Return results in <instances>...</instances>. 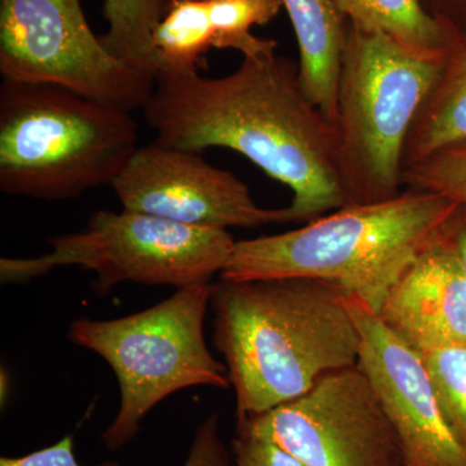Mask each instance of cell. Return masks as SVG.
Here are the masks:
<instances>
[{
  "label": "cell",
  "instance_id": "obj_7",
  "mask_svg": "<svg viewBox=\"0 0 466 466\" xmlns=\"http://www.w3.org/2000/svg\"><path fill=\"white\" fill-rule=\"evenodd\" d=\"M235 242L227 229L180 225L125 208L100 210L81 231L50 238L45 256L0 259V280L24 284L57 267L79 266L96 275L99 294L126 281L179 289L211 283Z\"/></svg>",
  "mask_w": 466,
  "mask_h": 466
},
{
  "label": "cell",
  "instance_id": "obj_21",
  "mask_svg": "<svg viewBox=\"0 0 466 466\" xmlns=\"http://www.w3.org/2000/svg\"><path fill=\"white\" fill-rule=\"evenodd\" d=\"M183 466H233L231 453L220 440L217 415L208 416L198 425Z\"/></svg>",
  "mask_w": 466,
  "mask_h": 466
},
{
  "label": "cell",
  "instance_id": "obj_3",
  "mask_svg": "<svg viewBox=\"0 0 466 466\" xmlns=\"http://www.w3.org/2000/svg\"><path fill=\"white\" fill-rule=\"evenodd\" d=\"M458 208L440 195L408 188L389 200L348 205L293 231L236 241L220 279H315L379 314L398 279Z\"/></svg>",
  "mask_w": 466,
  "mask_h": 466
},
{
  "label": "cell",
  "instance_id": "obj_8",
  "mask_svg": "<svg viewBox=\"0 0 466 466\" xmlns=\"http://www.w3.org/2000/svg\"><path fill=\"white\" fill-rule=\"evenodd\" d=\"M0 75L127 112L146 106L156 82L106 50L81 0H0Z\"/></svg>",
  "mask_w": 466,
  "mask_h": 466
},
{
  "label": "cell",
  "instance_id": "obj_13",
  "mask_svg": "<svg viewBox=\"0 0 466 466\" xmlns=\"http://www.w3.org/2000/svg\"><path fill=\"white\" fill-rule=\"evenodd\" d=\"M299 48L303 90L330 122L337 121V91L348 21L333 0H281Z\"/></svg>",
  "mask_w": 466,
  "mask_h": 466
},
{
  "label": "cell",
  "instance_id": "obj_1",
  "mask_svg": "<svg viewBox=\"0 0 466 466\" xmlns=\"http://www.w3.org/2000/svg\"><path fill=\"white\" fill-rule=\"evenodd\" d=\"M143 112L155 142L198 153L232 149L289 187L296 223L350 204L339 130L303 90L299 64L276 50L242 56L219 78L159 73Z\"/></svg>",
  "mask_w": 466,
  "mask_h": 466
},
{
  "label": "cell",
  "instance_id": "obj_12",
  "mask_svg": "<svg viewBox=\"0 0 466 466\" xmlns=\"http://www.w3.org/2000/svg\"><path fill=\"white\" fill-rule=\"evenodd\" d=\"M379 317L417 352L466 345V272L446 228L398 279Z\"/></svg>",
  "mask_w": 466,
  "mask_h": 466
},
{
  "label": "cell",
  "instance_id": "obj_24",
  "mask_svg": "<svg viewBox=\"0 0 466 466\" xmlns=\"http://www.w3.org/2000/svg\"><path fill=\"white\" fill-rule=\"evenodd\" d=\"M446 235L452 242L466 272V207H459L455 216L451 218L446 226Z\"/></svg>",
  "mask_w": 466,
  "mask_h": 466
},
{
  "label": "cell",
  "instance_id": "obj_6",
  "mask_svg": "<svg viewBox=\"0 0 466 466\" xmlns=\"http://www.w3.org/2000/svg\"><path fill=\"white\" fill-rule=\"evenodd\" d=\"M444 58L417 56L385 34L348 23L336 127L349 205L401 192L408 133Z\"/></svg>",
  "mask_w": 466,
  "mask_h": 466
},
{
  "label": "cell",
  "instance_id": "obj_18",
  "mask_svg": "<svg viewBox=\"0 0 466 466\" xmlns=\"http://www.w3.org/2000/svg\"><path fill=\"white\" fill-rule=\"evenodd\" d=\"M419 354L433 383L441 413L466 449V345L444 346Z\"/></svg>",
  "mask_w": 466,
  "mask_h": 466
},
{
  "label": "cell",
  "instance_id": "obj_16",
  "mask_svg": "<svg viewBox=\"0 0 466 466\" xmlns=\"http://www.w3.org/2000/svg\"><path fill=\"white\" fill-rule=\"evenodd\" d=\"M211 48H217V35L208 0H170L153 34L157 75L198 72Z\"/></svg>",
  "mask_w": 466,
  "mask_h": 466
},
{
  "label": "cell",
  "instance_id": "obj_15",
  "mask_svg": "<svg viewBox=\"0 0 466 466\" xmlns=\"http://www.w3.org/2000/svg\"><path fill=\"white\" fill-rule=\"evenodd\" d=\"M351 25L390 36L417 56L444 58L459 36L429 16L419 0H333Z\"/></svg>",
  "mask_w": 466,
  "mask_h": 466
},
{
  "label": "cell",
  "instance_id": "obj_4",
  "mask_svg": "<svg viewBox=\"0 0 466 466\" xmlns=\"http://www.w3.org/2000/svg\"><path fill=\"white\" fill-rule=\"evenodd\" d=\"M131 113L60 86L3 79L0 189L63 201L112 186L139 148Z\"/></svg>",
  "mask_w": 466,
  "mask_h": 466
},
{
  "label": "cell",
  "instance_id": "obj_23",
  "mask_svg": "<svg viewBox=\"0 0 466 466\" xmlns=\"http://www.w3.org/2000/svg\"><path fill=\"white\" fill-rule=\"evenodd\" d=\"M429 16L461 36L466 34V0H419Z\"/></svg>",
  "mask_w": 466,
  "mask_h": 466
},
{
  "label": "cell",
  "instance_id": "obj_11",
  "mask_svg": "<svg viewBox=\"0 0 466 466\" xmlns=\"http://www.w3.org/2000/svg\"><path fill=\"white\" fill-rule=\"evenodd\" d=\"M346 302L360 333L358 366L398 435L406 466H466V449L441 413L421 355L372 309L349 297Z\"/></svg>",
  "mask_w": 466,
  "mask_h": 466
},
{
  "label": "cell",
  "instance_id": "obj_14",
  "mask_svg": "<svg viewBox=\"0 0 466 466\" xmlns=\"http://www.w3.org/2000/svg\"><path fill=\"white\" fill-rule=\"evenodd\" d=\"M466 143V34L444 58L440 76L426 95L408 133L406 168L449 147Z\"/></svg>",
  "mask_w": 466,
  "mask_h": 466
},
{
  "label": "cell",
  "instance_id": "obj_2",
  "mask_svg": "<svg viewBox=\"0 0 466 466\" xmlns=\"http://www.w3.org/2000/svg\"><path fill=\"white\" fill-rule=\"evenodd\" d=\"M210 308L238 420L289 403L328 373L359 364L360 333L345 294L332 284L220 279Z\"/></svg>",
  "mask_w": 466,
  "mask_h": 466
},
{
  "label": "cell",
  "instance_id": "obj_10",
  "mask_svg": "<svg viewBox=\"0 0 466 466\" xmlns=\"http://www.w3.org/2000/svg\"><path fill=\"white\" fill-rule=\"evenodd\" d=\"M122 208L200 228H258L294 222L289 208H266L231 171L201 153L157 142L139 147L112 184Z\"/></svg>",
  "mask_w": 466,
  "mask_h": 466
},
{
  "label": "cell",
  "instance_id": "obj_19",
  "mask_svg": "<svg viewBox=\"0 0 466 466\" xmlns=\"http://www.w3.org/2000/svg\"><path fill=\"white\" fill-rule=\"evenodd\" d=\"M403 184L408 189L435 193L466 207V143L441 149L406 168Z\"/></svg>",
  "mask_w": 466,
  "mask_h": 466
},
{
  "label": "cell",
  "instance_id": "obj_22",
  "mask_svg": "<svg viewBox=\"0 0 466 466\" xmlns=\"http://www.w3.org/2000/svg\"><path fill=\"white\" fill-rule=\"evenodd\" d=\"M0 466H84L75 455V440L66 435L57 443L52 444L21 458H2ZM95 466H119L116 462H104Z\"/></svg>",
  "mask_w": 466,
  "mask_h": 466
},
{
  "label": "cell",
  "instance_id": "obj_20",
  "mask_svg": "<svg viewBox=\"0 0 466 466\" xmlns=\"http://www.w3.org/2000/svg\"><path fill=\"white\" fill-rule=\"evenodd\" d=\"M233 466H305L272 441L236 431L232 441Z\"/></svg>",
  "mask_w": 466,
  "mask_h": 466
},
{
  "label": "cell",
  "instance_id": "obj_17",
  "mask_svg": "<svg viewBox=\"0 0 466 466\" xmlns=\"http://www.w3.org/2000/svg\"><path fill=\"white\" fill-rule=\"evenodd\" d=\"M170 0H106L108 23L100 41L106 50L143 75L156 79L153 34L167 14Z\"/></svg>",
  "mask_w": 466,
  "mask_h": 466
},
{
  "label": "cell",
  "instance_id": "obj_9",
  "mask_svg": "<svg viewBox=\"0 0 466 466\" xmlns=\"http://www.w3.org/2000/svg\"><path fill=\"white\" fill-rule=\"evenodd\" d=\"M305 466H406L398 435L360 367L328 373L302 397L238 420Z\"/></svg>",
  "mask_w": 466,
  "mask_h": 466
},
{
  "label": "cell",
  "instance_id": "obj_5",
  "mask_svg": "<svg viewBox=\"0 0 466 466\" xmlns=\"http://www.w3.org/2000/svg\"><path fill=\"white\" fill-rule=\"evenodd\" d=\"M211 290L213 283L179 288L128 317L81 318L70 325L69 341L103 358L118 381L119 410L101 434L109 451L133 441L144 417L175 392L231 385L227 367L213 357L205 339Z\"/></svg>",
  "mask_w": 466,
  "mask_h": 466
}]
</instances>
